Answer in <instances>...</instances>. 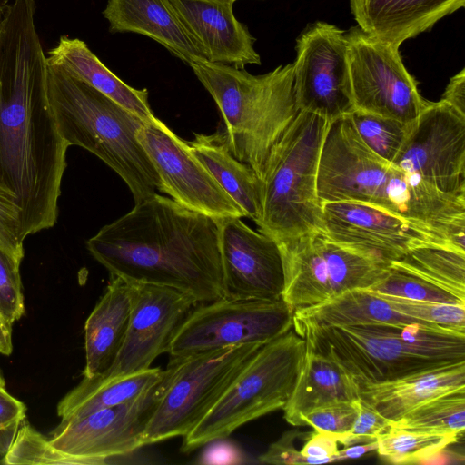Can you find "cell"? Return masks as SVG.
Masks as SVG:
<instances>
[{"mask_svg":"<svg viewBox=\"0 0 465 465\" xmlns=\"http://www.w3.org/2000/svg\"><path fill=\"white\" fill-rule=\"evenodd\" d=\"M21 210L14 193L0 183V249L18 262L24 258Z\"/></svg>","mask_w":465,"mask_h":465,"instance_id":"8d00e7d4","label":"cell"},{"mask_svg":"<svg viewBox=\"0 0 465 465\" xmlns=\"http://www.w3.org/2000/svg\"><path fill=\"white\" fill-rule=\"evenodd\" d=\"M351 94L355 110L412 123L426 100L406 69L400 47L358 25L345 31Z\"/></svg>","mask_w":465,"mask_h":465,"instance_id":"4fadbf2b","label":"cell"},{"mask_svg":"<svg viewBox=\"0 0 465 465\" xmlns=\"http://www.w3.org/2000/svg\"><path fill=\"white\" fill-rule=\"evenodd\" d=\"M164 370L145 371L120 375L84 377L57 404L58 426L79 420L100 410L135 400L157 383Z\"/></svg>","mask_w":465,"mask_h":465,"instance_id":"4316f807","label":"cell"},{"mask_svg":"<svg viewBox=\"0 0 465 465\" xmlns=\"http://www.w3.org/2000/svg\"><path fill=\"white\" fill-rule=\"evenodd\" d=\"M293 321L319 327L406 326L423 322L398 312L369 289H351L314 306L293 312Z\"/></svg>","mask_w":465,"mask_h":465,"instance_id":"83f0119b","label":"cell"},{"mask_svg":"<svg viewBox=\"0 0 465 465\" xmlns=\"http://www.w3.org/2000/svg\"><path fill=\"white\" fill-rule=\"evenodd\" d=\"M311 432H302L297 430H288L272 443L268 450L258 457L261 463L267 464H310L309 460L296 449L295 442Z\"/></svg>","mask_w":465,"mask_h":465,"instance_id":"60d3db41","label":"cell"},{"mask_svg":"<svg viewBox=\"0 0 465 465\" xmlns=\"http://www.w3.org/2000/svg\"><path fill=\"white\" fill-rule=\"evenodd\" d=\"M131 315L120 352L103 376L131 374L151 368L153 361L168 352L177 331L198 303L180 290L129 282Z\"/></svg>","mask_w":465,"mask_h":465,"instance_id":"ac0fdd59","label":"cell"},{"mask_svg":"<svg viewBox=\"0 0 465 465\" xmlns=\"http://www.w3.org/2000/svg\"><path fill=\"white\" fill-rule=\"evenodd\" d=\"M136 138L160 181L158 190L180 205L213 219L246 217L193 154L189 143L156 116L144 122Z\"/></svg>","mask_w":465,"mask_h":465,"instance_id":"9a60e30c","label":"cell"},{"mask_svg":"<svg viewBox=\"0 0 465 465\" xmlns=\"http://www.w3.org/2000/svg\"><path fill=\"white\" fill-rule=\"evenodd\" d=\"M35 8L14 0L0 24V183L17 199L23 240L56 223L68 148L48 100Z\"/></svg>","mask_w":465,"mask_h":465,"instance_id":"6da1fadb","label":"cell"},{"mask_svg":"<svg viewBox=\"0 0 465 465\" xmlns=\"http://www.w3.org/2000/svg\"><path fill=\"white\" fill-rule=\"evenodd\" d=\"M3 15H4V11H3V8H2L1 3H0V24H1V21L3 18Z\"/></svg>","mask_w":465,"mask_h":465,"instance_id":"c3c4849f","label":"cell"},{"mask_svg":"<svg viewBox=\"0 0 465 465\" xmlns=\"http://www.w3.org/2000/svg\"><path fill=\"white\" fill-rule=\"evenodd\" d=\"M189 66L223 116L222 131L230 152L261 179L272 148L299 114L293 64H281L258 75L208 61Z\"/></svg>","mask_w":465,"mask_h":465,"instance_id":"5b68a950","label":"cell"},{"mask_svg":"<svg viewBox=\"0 0 465 465\" xmlns=\"http://www.w3.org/2000/svg\"><path fill=\"white\" fill-rule=\"evenodd\" d=\"M169 375L166 367L162 379L135 400L56 426L50 437H43L37 443L35 463L104 465L143 447V433Z\"/></svg>","mask_w":465,"mask_h":465,"instance_id":"30bf717a","label":"cell"},{"mask_svg":"<svg viewBox=\"0 0 465 465\" xmlns=\"http://www.w3.org/2000/svg\"><path fill=\"white\" fill-rule=\"evenodd\" d=\"M113 276L166 286L198 303L224 297L216 219L153 194L87 240Z\"/></svg>","mask_w":465,"mask_h":465,"instance_id":"7a4b0ae2","label":"cell"},{"mask_svg":"<svg viewBox=\"0 0 465 465\" xmlns=\"http://www.w3.org/2000/svg\"><path fill=\"white\" fill-rule=\"evenodd\" d=\"M46 59L48 64L60 66L143 121L155 116L149 104L148 90L134 88L122 81L83 40L62 35L58 44L47 52Z\"/></svg>","mask_w":465,"mask_h":465,"instance_id":"484cf974","label":"cell"},{"mask_svg":"<svg viewBox=\"0 0 465 465\" xmlns=\"http://www.w3.org/2000/svg\"><path fill=\"white\" fill-rule=\"evenodd\" d=\"M306 341L293 329L263 344L203 419L183 440L190 452L283 409L303 365Z\"/></svg>","mask_w":465,"mask_h":465,"instance_id":"ba28073f","label":"cell"},{"mask_svg":"<svg viewBox=\"0 0 465 465\" xmlns=\"http://www.w3.org/2000/svg\"><path fill=\"white\" fill-rule=\"evenodd\" d=\"M339 444L341 443L338 434L314 430L306 438L300 452L309 460L310 464L333 462V456L339 450Z\"/></svg>","mask_w":465,"mask_h":465,"instance_id":"b9f144b4","label":"cell"},{"mask_svg":"<svg viewBox=\"0 0 465 465\" xmlns=\"http://www.w3.org/2000/svg\"><path fill=\"white\" fill-rule=\"evenodd\" d=\"M464 5L465 0H350L361 29L398 47Z\"/></svg>","mask_w":465,"mask_h":465,"instance_id":"44dd1931","label":"cell"},{"mask_svg":"<svg viewBox=\"0 0 465 465\" xmlns=\"http://www.w3.org/2000/svg\"><path fill=\"white\" fill-rule=\"evenodd\" d=\"M189 144L193 154L243 210L246 217L256 223L262 212V181L250 165L232 154L223 132L195 134Z\"/></svg>","mask_w":465,"mask_h":465,"instance_id":"f1b7e54d","label":"cell"},{"mask_svg":"<svg viewBox=\"0 0 465 465\" xmlns=\"http://www.w3.org/2000/svg\"><path fill=\"white\" fill-rule=\"evenodd\" d=\"M262 345L247 343L171 357L168 383L147 424L143 445L187 435Z\"/></svg>","mask_w":465,"mask_h":465,"instance_id":"9c48e42d","label":"cell"},{"mask_svg":"<svg viewBox=\"0 0 465 465\" xmlns=\"http://www.w3.org/2000/svg\"><path fill=\"white\" fill-rule=\"evenodd\" d=\"M216 220L224 297L282 298L284 278L278 243L239 217Z\"/></svg>","mask_w":465,"mask_h":465,"instance_id":"d6986e66","label":"cell"},{"mask_svg":"<svg viewBox=\"0 0 465 465\" xmlns=\"http://www.w3.org/2000/svg\"><path fill=\"white\" fill-rule=\"evenodd\" d=\"M465 116V69L453 75L440 99Z\"/></svg>","mask_w":465,"mask_h":465,"instance_id":"7bdbcfd3","label":"cell"},{"mask_svg":"<svg viewBox=\"0 0 465 465\" xmlns=\"http://www.w3.org/2000/svg\"><path fill=\"white\" fill-rule=\"evenodd\" d=\"M0 387H5V381L0 370Z\"/></svg>","mask_w":465,"mask_h":465,"instance_id":"7dc6e473","label":"cell"},{"mask_svg":"<svg viewBox=\"0 0 465 465\" xmlns=\"http://www.w3.org/2000/svg\"><path fill=\"white\" fill-rule=\"evenodd\" d=\"M369 290L408 299L465 304L439 287L391 267H389L387 274Z\"/></svg>","mask_w":465,"mask_h":465,"instance_id":"e575fe53","label":"cell"},{"mask_svg":"<svg viewBox=\"0 0 465 465\" xmlns=\"http://www.w3.org/2000/svg\"><path fill=\"white\" fill-rule=\"evenodd\" d=\"M328 124L300 111L268 155L261 178L262 212L255 223L278 245L322 232L317 172Z\"/></svg>","mask_w":465,"mask_h":465,"instance_id":"52a82bcc","label":"cell"},{"mask_svg":"<svg viewBox=\"0 0 465 465\" xmlns=\"http://www.w3.org/2000/svg\"><path fill=\"white\" fill-rule=\"evenodd\" d=\"M376 440L361 444L349 445L344 449L338 450V452L333 456V462L351 459H358L370 451L376 450Z\"/></svg>","mask_w":465,"mask_h":465,"instance_id":"f6af8a7d","label":"cell"},{"mask_svg":"<svg viewBox=\"0 0 465 465\" xmlns=\"http://www.w3.org/2000/svg\"><path fill=\"white\" fill-rule=\"evenodd\" d=\"M195 306L168 350L171 357L247 343L264 344L292 328L293 311L282 299L222 297Z\"/></svg>","mask_w":465,"mask_h":465,"instance_id":"7c38bea8","label":"cell"},{"mask_svg":"<svg viewBox=\"0 0 465 465\" xmlns=\"http://www.w3.org/2000/svg\"><path fill=\"white\" fill-rule=\"evenodd\" d=\"M360 394V386L348 371L306 343L302 368L282 409L284 419L289 424L301 427L302 416L311 410L331 401H352Z\"/></svg>","mask_w":465,"mask_h":465,"instance_id":"d4e9b609","label":"cell"},{"mask_svg":"<svg viewBox=\"0 0 465 465\" xmlns=\"http://www.w3.org/2000/svg\"><path fill=\"white\" fill-rule=\"evenodd\" d=\"M392 428L430 433H459L465 429V388L430 400L391 421Z\"/></svg>","mask_w":465,"mask_h":465,"instance_id":"1f68e13d","label":"cell"},{"mask_svg":"<svg viewBox=\"0 0 465 465\" xmlns=\"http://www.w3.org/2000/svg\"><path fill=\"white\" fill-rule=\"evenodd\" d=\"M322 207V232L329 239L388 267L419 247L460 251L429 228L369 204L331 202Z\"/></svg>","mask_w":465,"mask_h":465,"instance_id":"e0dca14e","label":"cell"},{"mask_svg":"<svg viewBox=\"0 0 465 465\" xmlns=\"http://www.w3.org/2000/svg\"><path fill=\"white\" fill-rule=\"evenodd\" d=\"M12 351V326L0 318V354L9 356Z\"/></svg>","mask_w":465,"mask_h":465,"instance_id":"bcb514c9","label":"cell"},{"mask_svg":"<svg viewBox=\"0 0 465 465\" xmlns=\"http://www.w3.org/2000/svg\"><path fill=\"white\" fill-rule=\"evenodd\" d=\"M283 268L282 299L294 312L357 288L369 289L389 267L311 232L280 244Z\"/></svg>","mask_w":465,"mask_h":465,"instance_id":"8fae6325","label":"cell"},{"mask_svg":"<svg viewBox=\"0 0 465 465\" xmlns=\"http://www.w3.org/2000/svg\"><path fill=\"white\" fill-rule=\"evenodd\" d=\"M25 413V403L0 387V462L11 449Z\"/></svg>","mask_w":465,"mask_h":465,"instance_id":"ab89813d","label":"cell"},{"mask_svg":"<svg viewBox=\"0 0 465 465\" xmlns=\"http://www.w3.org/2000/svg\"><path fill=\"white\" fill-rule=\"evenodd\" d=\"M203 463H235L239 459L236 450L229 444L213 445L203 457Z\"/></svg>","mask_w":465,"mask_h":465,"instance_id":"ee69618b","label":"cell"},{"mask_svg":"<svg viewBox=\"0 0 465 465\" xmlns=\"http://www.w3.org/2000/svg\"><path fill=\"white\" fill-rule=\"evenodd\" d=\"M20 265L0 249V318L11 326L25 313Z\"/></svg>","mask_w":465,"mask_h":465,"instance_id":"d590c367","label":"cell"},{"mask_svg":"<svg viewBox=\"0 0 465 465\" xmlns=\"http://www.w3.org/2000/svg\"><path fill=\"white\" fill-rule=\"evenodd\" d=\"M47 95L60 135L101 159L129 187L134 203L156 193L160 181L136 138L142 118L58 65L48 64Z\"/></svg>","mask_w":465,"mask_h":465,"instance_id":"277c9868","label":"cell"},{"mask_svg":"<svg viewBox=\"0 0 465 465\" xmlns=\"http://www.w3.org/2000/svg\"><path fill=\"white\" fill-rule=\"evenodd\" d=\"M317 193L322 203H365L420 225L433 216L440 202L433 185L371 151L349 116L328 124L318 163Z\"/></svg>","mask_w":465,"mask_h":465,"instance_id":"8992f818","label":"cell"},{"mask_svg":"<svg viewBox=\"0 0 465 465\" xmlns=\"http://www.w3.org/2000/svg\"><path fill=\"white\" fill-rule=\"evenodd\" d=\"M371 292L403 315L465 332V304L414 300Z\"/></svg>","mask_w":465,"mask_h":465,"instance_id":"836d02e7","label":"cell"},{"mask_svg":"<svg viewBox=\"0 0 465 465\" xmlns=\"http://www.w3.org/2000/svg\"><path fill=\"white\" fill-rule=\"evenodd\" d=\"M356 409V420L347 433L339 434L341 444L345 446L374 441L388 431L391 421L381 415L369 401L359 397L352 401Z\"/></svg>","mask_w":465,"mask_h":465,"instance_id":"f35d334b","label":"cell"},{"mask_svg":"<svg viewBox=\"0 0 465 465\" xmlns=\"http://www.w3.org/2000/svg\"><path fill=\"white\" fill-rule=\"evenodd\" d=\"M110 33L147 36L186 63L207 61L167 0H107L102 12Z\"/></svg>","mask_w":465,"mask_h":465,"instance_id":"7402d4cb","label":"cell"},{"mask_svg":"<svg viewBox=\"0 0 465 465\" xmlns=\"http://www.w3.org/2000/svg\"><path fill=\"white\" fill-rule=\"evenodd\" d=\"M459 433H430L411 431L391 427L379 436L377 452L385 461L392 464L427 463L441 455L457 442Z\"/></svg>","mask_w":465,"mask_h":465,"instance_id":"4dcf8cb0","label":"cell"},{"mask_svg":"<svg viewBox=\"0 0 465 465\" xmlns=\"http://www.w3.org/2000/svg\"><path fill=\"white\" fill-rule=\"evenodd\" d=\"M349 117L364 143L391 163L406 138L410 124L359 110H354Z\"/></svg>","mask_w":465,"mask_h":465,"instance_id":"d6a6232c","label":"cell"},{"mask_svg":"<svg viewBox=\"0 0 465 465\" xmlns=\"http://www.w3.org/2000/svg\"><path fill=\"white\" fill-rule=\"evenodd\" d=\"M391 164L465 196V116L441 100H426Z\"/></svg>","mask_w":465,"mask_h":465,"instance_id":"2e32d148","label":"cell"},{"mask_svg":"<svg viewBox=\"0 0 465 465\" xmlns=\"http://www.w3.org/2000/svg\"><path fill=\"white\" fill-rule=\"evenodd\" d=\"M357 412L352 401H331L311 410L302 416V426L315 430L343 434L351 430Z\"/></svg>","mask_w":465,"mask_h":465,"instance_id":"74e56055","label":"cell"},{"mask_svg":"<svg viewBox=\"0 0 465 465\" xmlns=\"http://www.w3.org/2000/svg\"><path fill=\"white\" fill-rule=\"evenodd\" d=\"M389 267L416 276L465 302V252L450 247L416 248Z\"/></svg>","mask_w":465,"mask_h":465,"instance_id":"f546056e","label":"cell"},{"mask_svg":"<svg viewBox=\"0 0 465 465\" xmlns=\"http://www.w3.org/2000/svg\"><path fill=\"white\" fill-rule=\"evenodd\" d=\"M293 83L299 112L328 123L354 112L345 31L323 21L309 24L296 38Z\"/></svg>","mask_w":465,"mask_h":465,"instance_id":"5bb4252c","label":"cell"},{"mask_svg":"<svg viewBox=\"0 0 465 465\" xmlns=\"http://www.w3.org/2000/svg\"><path fill=\"white\" fill-rule=\"evenodd\" d=\"M232 2H235V1H237V0H232Z\"/></svg>","mask_w":465,"mask_h":465,"instance_id":"681fc988","label":"cell"},{"mask_svg":"<svg viewBox=\"0 0 465 465\" xmlns=\"http://www.w3.org/2000/svg\"><path fill=\"white\" fill-rule=\"evenodd\" d=\"M130 315L129 283L111 275L105 292L85 321L84 377L101 375L110 370L124 344Z\"/></svg>","mask_w":465,"mask_h":465,"instance_id":"603a6c76","label":"cell"},{"mask_svg":"<svg viewBox=\"0 0 465 465\" xmlns=\"http://www.w3.org/2000/svg\"><path fill=\"white\" fill-rule=\"evenodd\" d=\"M292 327L357 381H390L465 361V332L440 325Z\"/></svg>","mask_w":465,"mask_h":465,"instance_id":"3957f363","label":"cell"},{"mask_svg":"<svg viewBox=\"0 0 465 465\" xmlns=\"http://www.w3.org/2000/svg\"><path fill=\"white\" fill-rule=\"evenodd\" d=\"M208 62L244 68L261 64L255 38L233 14L232 0H167Z\"/></svg>","mask_w":465,"mask_h":465,"instance_id":"ffe728a7","label":"cell"},{"mask_svg":"<svg viewBox=\"0 0 465 465\" xmlns=\"http://www.w3.org/2000/svg\"><path fill=\"white\" fill-rule=\"evenodd\" d=\"M357 382L360 397L394 421L430 400L465 388V361L390 381Z\"/></svg>","mask_w":465,"mask_h":465,"instance_id":"cb8c5ba5","label":"cell"}]
</instances>
